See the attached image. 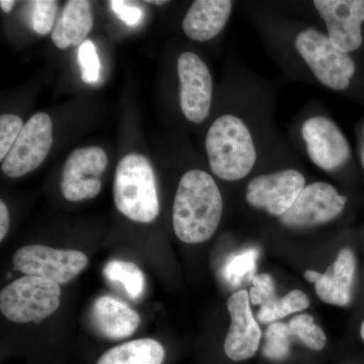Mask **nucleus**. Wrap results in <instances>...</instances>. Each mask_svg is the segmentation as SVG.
<instances>
[{"instance_id": "16", "label": "nucleus", "mask_w": 364, "mask_h": 364, "mask_svg": "<svg viewBox=\"0 0 364 364\" xmlns=\"http://www.w3.org/2000/svg\"><path fill=\"white\" fill-rule=\"evenodd\" d=\"M91 318L98 331L112 340L130 337L141 322L136 311L107 296L95 299L91 309Z\"/></svg>"}, {"instance_id": "17", "label": "nucleus", "mask_w": 364, "mask_h": 364, "mask_svg": "<svg viewBox=\"0 0 364 364\" xmlns=\"http://www.w3.org/2000/svg\"><path fill=\"white\" fill-rule=\"evenodd\" d=\"M93 26L90 2L70 0L64 6L55 23L51 35L53 43L59 49L80 47L85 42Z\"/></svg>"}, {"instance_id": "9", "label": "nucleus", "mask_w": 364, "mask_h": 364, "mask_svg": "<svg viewBox=\"0 0 364 364\" xmlns=\"http://www.w3.org/2000/svg\"><path fill=\"white\" fill-rule=\"evenodd\" d=\"M348 198L327 181L306 184L293 207L280 217L282 227L296 231L316 229L336 221L343 214Z\"/></svg>"}, {"instance_id": "12", "label": "nucleus", "mask_w": 364, "mask_h": 364, "mask_svg": "<svg viewBox=\"0 0 364 364\" xmlns=\"http://www.w3.org/2000/svg\"><path fill=\"white\" fill-rule=\"evenodd\" d=\"M107 161V153L102 148L74 150L62 170L60 188L65 200L76 203L95 198L102 189V177Z\"/></svg>"}, {"instance_id": "1", "label": "nucleus", "mask_w": 364, "mask_h": 364, "mask_svg": "<svg viewBox=\"0 0 364 364\" xmlns=\"http://www.w3.org/2000/svg\"><path fill=\"white\" fill-rule=\"evenodd\" d=\"M230 78L227 105L208 126L205 150L212 174L235 183L296 150L275 121L284 81L239 62Z\"/></svg>"}, {"instance_id": "21", "label": "nucleus", "mask_w": 364, "mask_h": 364, "mask_svg": "<svg viewBox=\"0 0 364 364\" xmlns=\"http://www.w3.org/2000/svg\"><path fill=\"white\" fill-rule=\"evenodd\" d=\"M257 258L258 250L255 248L235 254L223 268L225 279L234 287L241 284L245 279L252 280L255 277Z\"/></svg>"}, {"instance_id": "20", "label": "nucleus", "mask_w": 364, "mask_h": 364, "mask_svg": "<svg viewBox=\"0 0 364 364\" xmlns=\"http://www.w3.org/2000/svg\"><path fill=\"white\" fill-rule=\"evenodd\" d=\"M310 306V299L304 291L294 289L282 299L274 298L261 306L257 314L261 323H274L291 314L301 312Z\"/></svg>"}, {"instance_id": "3", "label": "nucleus", "mask_w": 364, "mask_h": 364, "mask_svg": "<svg viewBox=\"0 0 364 364\" xmlns=\"http://www.w3.org/2000/svg\"><path fill=\"white\" fill-rule=\"evenodd\" d=\"M299 156L329 176L350 168L353 152L348 139L325 105L306 102L294 117L287 134Z\"/></svg>"}, {"instance_id": "10", "label": "nucleus", "mask_w": 364, "mask_h": 364, "mask_svg": "<svg viewBox=\"0 0 364 364\" xmlns=\"http://www.w3.org/2000/svg\"><path fill=\"white\" fill-rule=\"evenodd\" d=\"M14 269L30 277L65 284L88 264L87 256L78 250H59L43 245L21 247L14 254Z\"/></svg>"}, {"instance_id": "24", "label": "nucleus", "mask_w": 364, "mask_h": 364, "mask_svg": "<svg viewBox=\"0 0 364 364\" xmlns=\"http://www.w3.org/2000/svg\"><path fill=\"white\" fill-rule=\"evenodd\" d=\"M32 25L33 31L41 36H47L54 28L55 18L58 11V2L55 0L32 1Z\"/></svg>"}, {"instance_id": "27", "label": "nucleus", "mask_w": 364, "mask_h": 364, "mask_svg": "<svg viewBox=\"0 0 364 364\" xmlns=\"http://www.w3.org/2000/svg\"><path fill=\"white\" fill-rule=\"evenodd\" d=\"M253 287L249 293L250 303L254 306H263L267 301L277 298L274 282L267 273L256 274L252 279Z\"/></svg>"}, {"instance_id": "30", "label": "nucleus", "mask_w": 364, "mask_h": 364, "mask_svg": "<svg viewBox=\"0 0 364 364\" xmlns=\"http://www.w3.org/2000/svg\"><path fill=\"white\" fill-rule=\"evenodd\" d=\"M321 273L318 272H314V270H306L305 273H304V277L305 279L310 282H317L321 277Z\"/></svg>"}, {"instance_id": "15", "label": "nucleus", "mask_w": 364, "mask_h": 364, "mask_svg": "<svg viewBox=\"0 0 364 364\" xmlns=\"http://www.w3.org/2000/svg\"><path fill=\"white\" fill-rule=\"evenodd\" d=\"M356 258L353 251L344 248L315 284L316 294L329 305L346 306L350 304L355 277Z\"/></svg>"}, {"instance_id": "14", "label": "nucleus", "mask_w": 364, "mask_h": 364, "mask_svg": "<svg viewBox=\"0 0 364 364\" xmlns=\"http://www.w3.org/2000/svg\"><path fill=\"white\" fill-rule=\"evenodd\" d=\"M235 6L231 0H196L182 20V32L193 42L214 40L224 32Z\"/></svg>"}, {"instance_id": "13", "label": "nucleus", "mask_w": 364, "mask_h": 364, "mask_svg": "<svg viewBox=\"0 0 364 364\" xmlns=\"http://www.w3.org/2000/svg\"><path fill=\"white\" fill-rule=\"evenodd\" d=\"M227 306L231 326L225 340V353L234 361L253 358L259 347L261 330L253 317L248 291L241 289L232 294Z\"/></svg>"}, {"instance_id": "32", "label": "nucleus", "mask_w": 364, "mask_h": 364, "mask_svg": "<svg viewBox=\"0 0 364 364\" xmlns=\"http://www.w3.org/2000/svg\"><path fill=\"white\" fill-rule=\"evenodd\" d=\"M359 151H364V122L363 124V127H361V142H360V149Z\"/></svg>"}, {"instance_id": "28", "label": "nucleus", "mask_w": 364, "mask_h": 364, "mask_svg": "<svg viewBox=\"0 0 364 364\" xmlns=\"http://www.w3.org/2000/svg\"><path fill=\"white\" fill-rule=\"evenodd\" d=\"M109 4H111V9L114 14L127 26H136L143 21L142 7L136 6V4H134V2L112 0Z\"/></svg>"}, {"instance_id": "4", "label": "nucleus", "mask_w": 364, "mask_h": 364, "mask_svg": "<svg viewBox=\"0 0 364 364\" xmlns=\"http://www.w3.org/2000/svg\"><path fill=\"white\" fill-rule=\"evenodd\" d=\"M224 200L215 177L191 168L182 174L174 196L172 224L179 240L200 244L214 236L221 224Z\"/></svg>"}, {"instance_id": "6", "label": "nucleus", "mask_w": 364, "mask_h": 364, "mask_svg": "<svg viewBox=\"0 0 364 364\" xmlns=\"http://www.w3.org/2000/svg\"><path fill=\"white\" fill-rule=\"evenodd\" d=\"M114 205L132 221L149 224L160 210L154 169L147 157L130 153L117 164L114 182Z\"/></svg>"}, {"instance_id": "23", "label": "nucleus", "mask_w": 364, "mask_h": 364, "mask_svg": "<svg viewBox=\"0 0 364 364\" xmlns=\"http://www.w3.org/2000/svg\"><path fill=\"white\" fill-rule=\"evenodd\" d=\"M291 335L289 325L284 323H272L265 334V343L263 345L262 354L270 360H284L291 350Z\"/></svg>"}, {"instance_id": "25", "label": "nucleus", "mask_w": 364, "mask_h": 364, "mask_svg": "<svg viewBox=\"0 0 364 364\" xmlns=\"http://www.w3.org/2000/svg\"><path fill=\"white\" fill-rule=\"evenodd\" d=\"M77 59L81 67L82 80L88 85L97 83L100 78L102 65L97 47L92 41L87 39L78 48Z\"/></svg>"}, {"instance_id": "2", "label": "nucleus", "mask_w": 364, "mask_h": 364, "mask_svg": "<svg viewBox=\"0 0 364 364\" xmlns=\"http://www.w3.org/2000/svg\"><path fill=\"white\" fill-rule=\"evenodd\" d=\"M242 13L284 79L351 95L358 79L355 58L339 51L321 28L273 1L241 2Z\"/></svg>"}, {"instance_id": "22", "label": "nucleus", "mask_w": 364, "mask_h": 364, "mask_svg": "<svg viewBox=\"0 0 364 364\" xmlns=\"http://www.w3.org/2000/svg\"><path fill=\"white\" fill-rule=\"evenodd\" d=\"M291 337H296L312 350L320 351L324 348L327 337L321 327L309 314H301L291 318L289 323Z\"/></svg>"}, {"instance_id": "7", "label": "nucleus", "mask_w": 364, "mask_h": 364, "mask_svg": "<svg viewBox=\"0 0 364 364\" xmlns=\"http://www.w3.org/2000/svg\"><path fill=\"white\" fill-rule=\"evenodd\" d=\"M61 294L56 282L26 275L2 289L0 310L11 322L40 323L58 310Z\"/></svg>"}, {"instance_id": "33", "label": "nucleus", "mask_w": 364, "mask_h": 364, "mask_svg": "<svg viewBox=\"0 0 364 364\" xmlns=\"http://www.w3.org/2000/svg\"><path fill=\"white\" fill-rule=\"evenodd\" d=\"M146 4H155V6H163V4H168V1H165V0H161V1H153V0H150V1H146Z\"/></svg>"}, {"instance_id": "19", "label": "nucleus", "mask_w": 364, "mask_h": 364, "mask_svg": "<svg viewBox=\"0 0 364 364\" xmlns=\"http://www.w3.org/2000/svg\"><path fill=\"white\" fill-rule=\"evenodd\" d=\"M104 275L109 282L121 284L129 298L136 299L142 296L145 279L142 270L135 263L122 260L109 261L104 268Z\"/></svg>"}, {"instance_id": "26", "label": "nucleus", "mask_w": 364, "mask_h": 364, "mask_svg": "<svg viewBox=\"0 0 364 364\" xmlns=\"http://www.w3.org/2000/svg\"><path fill=\"white\" fill-rule=\"evenodd\" d=\"M23 126L25 124L23 119L16 114H6L0 117V160L1 162L6 159L9 151L18 140Z\"/></svg>"}, {"instance_id": "34", "label": "nucleus", "mask_w": 364, "mask_h": 364, "mask_svg": "<svg viewBox=\"0 0 364 364\" xmlns=\"http://www.w3.org/2000/svg\"><path fill=\"white\" fill-rule=\"evenodd\" d=\"M360 334H361V337H363V339L364 340V322H363V326H361Z\"/></svg>"}, {"instance_id": "29", "label": "nucleus", "mask_w": 364, "mask_h": 364, "mask_svg": "<svg viewBox=\"0 0 364 364\" xmlns=\"http://www.w3.org/2000/svg\"><path fill=\"white\" fill-rule=\"evenodd\" d=\"M11 226V220H9V208H7L4 200L0 202V240L6 238Z\"/></svg>"}, {"instance_id": "8", "label": "nucleus", "mask_w": 364, "mask_h": 364, "mask_svg": "<svg viewBox=\"0 0 364 364\" xmlns=\"http://www.w3.org/2000/svg\"><path fill=\"white\" fill-rule=\"evenodd\" d=\"M179 107L188 123L200 126L210 117L214 105L215 83L205 61L193 51H184L176 61Z\"/></svg>"}, {"instance_id": "31", "label": "nucleus", "mask_w": 364, "mask_h": 364, "mask_svg": "<svg viewBox=\"0 0 364 364\" xmlns=\"http://www.w3.org/2000/svg\"><path fill=\"white\" fill-rule=\"evenodd\" d=\"M16 2L14 1V0H1L0 1V7H1L2 11L6 14L11 13L13 11L14 6H16Z\"/></svg>"}, {"instance_id": "5", "label": "nucleus", "mask_w": 364, "mask_h": 364, "mask_svg": "<svg viewBox=\"0 0 364 364\" xmlns=\"http://www.w3.org/2000/svg\"><path fill=\"white\" fill-rule=\"evenodd\" d=\"M299 159L298 153H291L246 179L247 207L277 219L286 214L308 184Z\"/></svg>"}, {"instance_id": "18", "label": "nucleus", "mask_w": 364, "mask_h": 364, "mask_svg": "<svg viewBox=\"0 0 364 364\" xmlns=\"http://www.w3.org/2000/svg\"><path fill=\"white\" fill-rule=\"evenodd\" d=\"M165 350L154 339L133 340L102 354L97 364H162Z\"/></svg>"}, {"instance_id": "11", "label": "nucleus", "mask_w": 364, "mask_h": 364, "mask_svg": "<svg viewBox=\"0 0 364 364\" xmlns=\"http://www.w3.org/2000/svg\"><path fill=\"white\" fill-rule=\"evenodd\" d=\"M53 145V124L46 112L33 114L23 126L18 140L1 163L6 176L18 178L45 161Z\"/></svg>"}]
</instances>
